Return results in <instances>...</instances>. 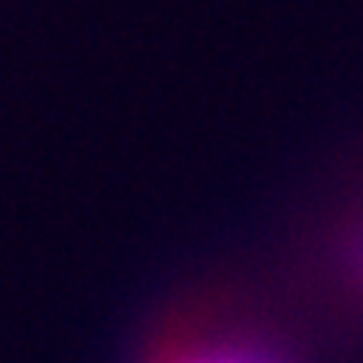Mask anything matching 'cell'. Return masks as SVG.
<instances>
[{
	"label": "cell",
	"instance_id": "cell-1",
	"mask_svg": "<svg viewBox=\"0 0 363 363\" xmlns=\"http://www.w3.org/2000/svg\"><path fill=\"white\" fill-rule=\"evenodd\" d=\"M140 363H297V357L242 297L206 288L157 321Z\"/></svg>",
	"mask_w": 363,
	"mask_h": 363
},
{
	"label": "cell",
	"instance_id": "cell-2",
	"mask_svg": "<svg viewBox=\"0 0 363 363\" xmlns=\"http://www.w3.org/2000/svg\"><path fill=\"white\" fill-rule=\"evenodd\" d=\"M324 264L351 297L363 300V206L333 224L324 242Z\"/></svg>",
	"mask_w": 363,
	"mask_h": 363
}]
</instances>
